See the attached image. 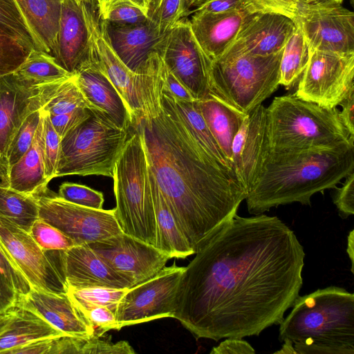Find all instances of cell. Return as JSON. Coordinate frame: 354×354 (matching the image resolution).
Here are the masks:
<instances>
[{"label": "cell", "mask_w": 354, "mask_h": 354, "mask_svg": "<svg viewBox=\"0 0 354 354\" xmlns=\"http://www.w3.org/2000/svg\"><path fill=\"white\" fill-rule=\"evenodd\" d=\"M194 254L173 318L197 339L258 336L281 323L303 284L304 247L277 216L236 214Z\"/></svg>", "instance_id": "6da1fadb"}, {"label": "cell", "mask_w": 354, "mask_h": 354, "mask_svg": "<svg viewBox=\"0 0 354 354\" xmlns=\"http://www.w3.org/2000/svg\"><path fill=\"white\" fill-rule=\"evenodd\" d=\"M136 73L139 109L129 128L139 134L149 169L196 252L236 214L248 192L235 171L208 153L188 129L165 85L158 54L151 53Z\"/></svg>", "instance_id": "7a4b0ae2"}, {"label": "cell", "mask_w": 354, "mask_h": 354, "mask_svg": "<svg viewBox=\"0 0 354 354\" xmlns=\"http://www.w3.org/2000/svg\"><path fill=\"white\" fill-rule=\"evenodd\" d=\"M354 171V145L299 151L268 150L245 198L248 211L257 215L279 205H310L316 193L337 188Z\"/></svg>", "instance_id": "3957f363"}, {"label": "cell", "mask_w": 354, "mask_h": 354, "mask_svg": "<svg viewBox=\"0 0 354 354\" xmlns=\"http://www.w3.org/2000/svg\"><path fill=\"white\" fill-rule=\"evenodd\" d=\"M279 325V339L297 354H354V294L337 286L298 296Z\"/></svg>", "instance_id": "277c9868"}, {"label": "cell", "mask_w": 354, "mask_h": 354, "mask_svg": "<svg viewBox=\"0 0 354 354\" xmlns=\"http://www.w3.org/2000/svg\"><path fill=\"white\" fill-rule=\"evenodd\" d=\"M269 149L275 152L354 145L337 108L328 109L295 95L276 97L266 108Z\"/></svg>", "instance_id": "5b68a950"}, {"label": "cell", "mask_w": 354, "mask_h": 354, "mask_svg": "<svg viewBox=\"0 0 354 354\" xmlns=\"http://www.w3.org/2000/svg\"><path fill=\"white\" fill-rule=\"evenodd\" d=\"M115 217L122 232L158 248V234L147 156L139 134L129 136L113 170Z\"/></svg>", "instance_id": "8992f818"}, {"label": "cell", "mask_w": 354, "mask_h": 354, "mask_svg": "<svg viewBox=\"0 0 354 354\" xmlns=\"http://www.w3.org/2000/svg\"><path fill=\"white\" fill-rule=\"evenodd\" d=\"M129 136V129L119 128L100 113L91 111L86 120L62 138L56 177L113 178L115 164Z\"/></svg>", "instance_id": "52a82bcc"}, {"label": "cell", "mask_w": 354, "mask_h": 354, "mask_svg": "<svg viewBox=\"0 0 354 354\" xmlns=\"http://www.w3.org/2000/svg\"><path fill=\"white\" fill-rule=\"evenodd\" d=\"M282 51L268 56L241 55L212 61L209 94L249 114L280 85Z\"/></svg>", "instance_id": "ba28073f"}, {"label": "cell", "mask_w": 354, "mask_h": 354, "mask_svg": "<svg viewBox=\"0 0 354 354\" xmlns=\"http://www.w3.org/2000/svg\"><path fill=\"white\" fill-rule=\"evenodd\" d=\"M153 50L195 100L209 95L212 61L196 41L189 19L181 18L158 41Z\"/></svg>", "instance_id": "9c48e42d"}, {"label": "cell", "mask_w": 354, "mask_h": 354, "mask_svg": "<svg viewBox=\"0 0 354 354\" xmlns=\"http://www.w3.org/2000/svg\"><path fill=\"white\" fill-rule=\"evenodd\" d=\"M39 218L58 229L75 245L90 243L122 233L115 208L93 209L68 202L48 187L34 195Z\"/></svg>", "instance_id": "30bf717a"}, {"label": "cell", "mask_w": 354, "mask_h": 354, "mask_svg": "<svg viewBox=\"0 0 354 354\" xmlns=\"http://www.w3.org/2000/svg\"><path fill=\"white\" fill-rule=\"evenodd\" d=\"M185 267L176 262L127 289L115 312L117 330L163 317H173Z\"/></svg>", "instance_id": "8fae6325"}, {"label": "cell", "mask_w": 354, "mask_h": 354, "mask_svg": "<svg viewBox=\"0 0 354 354\" xmlns=\"http://www.w3.org/2000/svg\"><path fill=\"white\" fill-rule=\"evenodd\" d=\"M309 53L294 95L325 108H337L354 92V55L310 48Z\"/></svg>", "instance_id": "7c38bea8"}, {"label": "cell", "mask_w": 354, "mask_h": 354, "mask_svg": "<svg viewBox=\"0 0 354 354\" xmlns=\"http://www.w3.org/2000/svg\"><path fill=\"white\" fill-rule=\"evenodd\" d=\"M294 21L310 49L354 55V13L341 4L323 1L304 4Z\"/></svg>", "instance_id": "4fadbf2b"}, {"label": "cell", "mask_w": 354, "mask_h": 354, "mask_svg": "<svg viewBox=\"0 0 354 354\" xmlns=\"http://www.w3.org/2000/svg\"><path fill=\"white\" fill-rule=\"evenodd\" d=\"M0 243L31 288L54 293L67 292L68 286L48 253L28 232L1 215Z\"/></svg>", "instance_id": "5bb4252c"}, {"label": "cell", "mask_w": 354, "mask_h": 354, "mask_svg": "<svg viewBox=\"0 0 354 354\" xmlns=\"http://www.w3.org/2000/svg\"><path fill=\"white\" fill-rule=\"evenodd\" d=\"M88 244L109 267L127 279L131 287L156 275L170 259L153 245L124 232Z\"/></svg>", "instance_id": "9a60e30c"}, {"label": "cell", "mask_w": 354, "mask_h": 354, "mask_svg": "<svg viewBox=\"0 0 354 354\" xmlns=\"http://www.w3.org/2000/svg\"><path fill=\"white\" fill-rule=\"evenodd\" d=\"M65 80L30 87L13 73L0 76V160L7 167L8 147L24 120L41 109Z\"/></svg>", "instance_id": "2e32d148"}, {"label": "cell", "mask_w": 354, "mask_h": 354, "mask_svg": "<svg viewBox=\"0 0 354 354\" xmlns=\"http://www.w3.org/2000/svg\"><path fill=\"white\" fill-rule=\"evenodd\" d=\"M296 27L295 21L284 15L272 11L254 12L245 20L232 44L216 60L275 54L283 50Z\"/></svg>", "instance_id": "e0dca14e"}, {"label": "cell", "mask_w": 354, "mask_h": 354, "mask_svg": "<svg viewBox=\"0 0 354 354\" xmlns=\"http://www.w3.org/2000/svg\"><path fill=\"white\" fill-rule=\"evenodd\" d=\"M46 252L68 287H131L129 281L109 267L88 243Z\"/></svg>", "instance_id": "ac0fdd59"}, {"label": "cell", "mask_w": 354, "mask_h": 354, "mask_svg": "<svg viewBox=\"0 0 354 354\" xmlns=\"http://www.w3.org/2000/svg\"><path fill=\"white\" fill-rule=\"evenodd\" d=\"M269 150L266 108L260 104L246 115L232 145V163L248 192Z\"/></svg>", "instance_id": "d6986e66"}, {"label": "cell", "mask_w": 354, "mask_h": 354, "mask_svg": "<svg viewBox=\"0 0 354 354\" xmlns=\"http://www.w3.org/2000/svg\"><path fill=\"white\" fill-rule=\"evenodd\" d=\"M50 55L73 75L90 61L91 44L82 0L63 1L59 30Z\"/></svg>", "instance_id": "ffe728a7"}, {"label": "cell", "mask_w": 354, "mask_h": 354, "mask_svg": "<svg viewBox=\"0 0 354 354\" xmlns=\"http://www.w3.org/2000/svg\"><path fill=\"white\" fill-rule=\"evenodd\" d=\"M17 306L37 313L65 335H95L94 328L67 292L54 293L31 288L26 295L19 296Z\"/></svg>", "instance_id": "44dd1931"}, {"label": "cell", "mask_w": 354, "mask_h": 354, "mask_svg": "<svg viewBox=\"0 0 354 354\" xmlns=\"http://www.w3.org/2000/svg\"><path fill=\"white\" fill-rule=\"evenodd\" d=\"M74 76L78 88L91 106L92 111L100 113L119 128L129 129L131 120L125 102L91 57Z\"/></svg>", "instance_id": "7402d4cb"}, {"label": "cell", "mask_w": 354, "mask_h": 354, "mask_svg": "<svg viewBox=\"0 0 354 354\" xmlns=\"http://www.w3.org/2000/svg\"><path fill=\"white\" fill-rule=\"evenodd\" d=\"M254 10L224 12H195L189 20L198 44L211 59H218L234 41L245 20Z\"/></svg>", "instance_id": "603a6c76"}, {"label": "cell", "mask_w": 354, "mask_h": 354, "mask_svg": "<svg viewBox=\"0 0 354 354\" xmlns=\"http://www.w3.org/2000/svg\"><path fill=\"white\" fill-rule=\"evenodd\" d=\"M104 22L113 50L133 72L138 71L145 63L149 54L154 51L155 45L165 35L149 20L127 26Z\"/></svg>", "instance_id": "cb8c5ba5"}, {"label": "cell", "mask_w": 354, "mask_h": 354, "mask_svg": "<svg viewBox=\"0 0 354 354\" xmlns=\"http://www.w3.org/2000/svg\"><path fill=\"white\" fill-rule=\"evenodd\" d=\"M35 45L49 53L59 30L64 0H14Z\"/></svg>", "instance_id": "d4e9b609"}, {"label": "cell", "mask_w": 354, "mask_h": 354, "mask_svg": "<svg viewBox=\"0 0 354 354\" xmlns=\"http://www.w3.org/2000/svg\"><path fill=\"white\" fill-rule=\"evenodd\" d=\"M43 118L33 142L24 155L9 168V187L19 192L36 195L47 188L43 153Z\"/></svg>", "instance_id": "484cf974"}, {"label": "cell", "mask_w": 354, "mask_h": 354, "mask_svg": "<svg viewBox=\"0 0 354 354\" xmlns=\"http://www.w3.org/2000/svg\"><path fill=\"white\" fill-rule=\"evenodd\" d=\"M149 180L158 227V249L167 254L170 259H185L194 254V249L180 227L150 171Z\"/></svg>", "instance_id": "4316f807"}, {"label": "cell", "mask_w": 354, "mask_h": 354, "mask_svg": "<svg viewBox=\"0 0 354 354\" xmlns=\"http://www.w3.org/2000/svg\"><path fill=\"white\" fill-rule=\"evenodd\" d=\"M198 104L208 128L232 165V142L246 115L211 94L198 100Z\"/></svg>", "instance_id": "83f0119b"}, {"label": "cell", "mask_w": 354, "mask_h": 354, "mask_svg": "<svg viewBox=\"0 0 354 354\" xmlns=\"http://www.w3.org/2000/svg\"><path fill=\"white\" fill-rule=\"evenodd\" d=\"M16 314L0 334V353H7L30 342L65 335L37 313L16 306Z\"/></svg>", "instance_id": "f1b7e54d"}, {"label": "cell", "mask_w": 354, "mask_h": 354, "mask_svg": "<svg viewBox=\"0 0 354 354\" xmlns=\"http://www.w3.org/2000/svg\"><path fill=\"white\" fill-rule=\"evenodd\" d=\"M13 74L30 87L63 81L73 76L58 65L51 55L35 49L29 53L26 60Z\"/></svg>", "instance_id": "f546056e"}, {"label": "cell", "mask_w": 354, "mask_h": 354, "mask_svg": "<svg viewBox=\"0 0 354 354\" xmlns=\"http://www.w3.org/2000/svg\"><path fill=\"white\" fill-rule=\"evenodd\" d=\"M173 98L188 129L199 144L215 159L234 169L208 128L201 113L198 100L185 101L174 96Z\"/></svg>", "instance_id": "4dcf8cb0"}, {"label": "cell", "mask_w": 354, "mask_h": 354, "mask_svg": "<svg viewBox=\"0 0 354 354\" xmlns=\"http://www.w3.org/2000/svg\"><path fill=\"white\" fill-rule=\"evenodd\" d=\"M296 24L295 32L283 48L280 62V84L286 88L297 82L309 58L308 45L299 26Z\"/></svg>", "instance_id": "1f68e13d"}, {"label": "cell", "mask_w": 354, "mask_h": 354, "mask_svg": "<svg viewBox=\"0 0 354 354\" xmlns=\"http://www.w3.org/2000/svg\"><path fill=\"white\" fill-rule=\"evenodd\" d=\"M0 215L29 232L32 225L39 218L37 198L10 187L0 186Z\"/></svg>", "instance_id": "d6a6232c"}, {"label": "cell", "mask_w": 354, "mask_h": 354, "mask_svg": "<svg viewBox=\"0 0 354 354\" xmlns=\"http://www.w3.org/2000/svg\"><path fill=\"white\" fill-rule=\"evenodd\" d=\"M99 18L117 26L133 25L148 21L145 10L133 0H95Z\"/></svg>", "instance_id": "836d02e7"}, {"label": "cell", "mask_w": 354, "mask_h": 354, "mask_svg": "<svg viewBox=\"0 0 354 354\" xmlns=\"http://www.w3.org/2000/svg\"><path fill=\"white\" fill-rule=\"evenodd\" d=\"M129 288L95 286L68 287L67 294L80 309L104 306L114 313L118 304Z\"/></svg>", "instance_id": "e575fe53"}, {"label": "cell", "mask_w": 354, "mask_h": 354, "mask_svg": "<svg viewBox=\"0 0 354 354\" xmlns=\"http://www.w3.org/2000/svg\"><path fill=\"white\" fill-rule=\"evenodd\" d=\"M78 109L92 110L73 75L61 83L41 109L49 115H55L69 113Z\"/></svg>", "instance_id": "d590c367"}, {"label": "cell", "mask_w": 354, "mask_h": 354, "mask_svg": "<svg viewBox=\"0 0 354 354\" xmlns=\"http://www.w3.org/2000/svg\"><path fill=\"white\" fill-rule=\"evenodd\" d=\"M0 33L17 40L30 50L35 49L34 40L14 0H0Z\"/></svg>", "instance_id": "8d00e7d4"}, {"label": "cell", "mask_w": 354, "mask_h": 354, "mask_svg": "<svg viewBox=\"0 0 354 354\" xmlns=\"http://www.w3.org/2000/svg\"><path fill=\"white\" fill-rule=\"evenodd\" d=\"M42 114V109L29 114L13 137L7 151L8 169L15 164L30 147Z\"/></svg>", "instance_id": "74e56055"}, {"label": "cell", "mask_w": 354, "mask_h": 354, "mask_svg": "<svg viewBox=\"0 0 354 354\" xmlns=\"http://www.w3.org/2000/svg\"><path fill=\"white\" fill-rule=\"evenodd\" d=\"M44 252L64 250L74 245V241L58 229L38 218L28 232Z\"/></svg>", "instance_id": "f35d334b"}, {"label": "cell", "mask_w": 354, "mask_h": 354, "mask_svg": "<svg viewBox=\"0 0 354 354\" xmlns=\"http://www.w3.org/2000/svg\"><path fill=\"white\" fill-rule=\"evenodd\" d=\"M43 153L46 177L48 182L56 178L62 138L54 129L48 113L42 110Z\"/></svg>", "instance_id": "ab89813d"}, {"label": "cell", "mask_w": 354, "mask_h": 354, "mask_svg": "<svg viewBox=\"0 0 354 354\" xmlns=\"http://www.w3.org/2000/svg\"><path fill=\"white\" fill-rule=\"evenodd\" d=\"M147 14L148 20L165 34L181 19V0H151Z\"/></svg>", "instance_id": "60d3db41"}, {"label": "cell", "mask_w": 354, "mask_h": 354, "mask_svg": "<svg viewBox=\"0 0 354 354\" xmlns=\"http://www.w3.org/2000/svg\"><path fill=\"white\" fill-rule=\"evenodd\" d=\"M57 195L73 204L93 209H103V194L85 185L63 183L59 187Z\"/></svg>", "instance_id": "b9f144b4"}, {"label": "cell", "mask_w": 354, "mask_h": 354, "mask_svg": "<svg viewBox=\"0 0 354 354\" xmlns=\"http://www.w3.org/2000/svg\"><path fill=\"white\" fill-rule=\"evenodd\" d=\"M30 51L17 40L0 33V76L15 71Z\"/></svg>", "instance_id": "7bdbcfd3"}, {"label": "cell", "mask_w": 354, "mask_h": 354, "mask_svg": "<svg viewBox=\"0 0 354 354\" xmlns=\"http://www.w3.org/2000/svg\"><path fill=\"white\" fill-rule=\"evenodd\" d=\"M244 10L269 11L255 0H207L192 13L195 12L216 13Z\"/></svg>", "instance_id": "ee69618b"}, {"label": "cell", "mask_w": 354, "mask_h": 354, "mask_svg": "<svg viewBox=\"0 0 354 354\" xmlns=\"http://www.w3.org/2000/svg\"><path fill=\"white\" fill-rule=\"evenodd\" d=\"M80 310L94 328L95 335L102 336L109 330H117L115 313L107 307L95 306Z\"/></svg>", "instance_id": "f6af8a7d"}, {"label": "cell", "mask_w": 354, "mask_h": 354, "mask_svg": "<svg viewBox=\"0 0 354 354\" xmlns=\"http://www.w3.org/2000/svg\"><path fill=\"white\" fill-rule=\"evenodd\" d=\"M0 267L19 296L26 295L31 286L18 266L0 243Z\"/></svg>", "instance_id": "bcb514c9"}, {"label": "cell", "mask_w": 354, "mask_h": 354, "mask_svg": "<svg viewBox=\"0 0 354 354\" xmlns=\"http://www.w3.org/2000/svg\"><path fill=\"white\" fill-rule=\"evenodd\" d=\"M345 178L343 186L336 188L333 198V203L342 218L354 214V171Z\"/></svg>", "instance_id": "7dc6e473"}, {"label": "cell", "mask_w": 354, "mask_h": 354, "mask_svg": "<svg viewBox=\"0 0 354 354\" xmlns=\"http://www.w3.org/2000/svg\"><path fill=\"white\" fill-rule=\"evenodd\" d=\"M91 115L88 109H78L66 114L49 115L57 134L62 138L69 131L84 122Z\"/></svg>", "instance_id": "c3c4849f"}, {"label": "cell", "mask_w": 354, "mask_h": 354, "mask_svg": "<svg viewBox=\"0 0 354 354\" xmlns=\"http://www.w3.org/2000/svg\"><path fill=\"white\" fill-rule=\"evenodd\" d=\"M264 8L288 16L294 20L298 10L304 4L317 0H255Z\"/></svg>", "instance_id": "681fc988"}, {"label": "cell", "mask_w": 354, "mask_h": 354, "mask_svg": "<svg viewBox=\"0 0 354 354\" xmlns=\"http://www.w3.org/2000/svg\"><path fill=\"white\" fill-rule=\"evenodd\" d=\"M210 354H254V348L243 338L227 337L212 348Z\"/></svg>", "instance_id": "f907efd6"}, {"label": "cell", "mask_w": 354, "mask_h": 354, "mask_svg": "<svg viewBox=\"0 0 354 354\" xmlns=\"http://www.w3.org/2000/svg\"><path fill=\"white\" fill-rule=\"evenodd\" d=\"M160 70L166 88L175 98L185 101L195 100L185 87L169 71L161 58Z\"/></svg>", "instance_id": "816d5d0a"}, {"label": "cell", "mask_w": 354, "mask_h": 354, "mask_svg": "<svg viewBox=\"0 0 354 354\" xmlns=\"http://www.w3.org/2000/svg\"><path fill=\"white\" fill-rule=\"evenodd\" d=\"M19 294L6 275L0 271V313L17 306Z\"/></svg>", "instance_id": "f5cc1de1"}, {"label": "cell", "mask_w": 354, "mask_h": 354, "mask_svg": "<svg viewBox=\"0 0 354 354\" xmlns=\"http://www.w3.org/2000/svg\"><path fill=\"white\" fill-rule=\"evenodd\" d=\"M342 109L339 111V116L344 125L351 136H354V92L340 104Z\"/></svg>", "instance_id": "db71d44e"}, {"label": "cell", "mask_w": 354, "mask_h": 354, "mask_svg": "<svg viewBox=\"0 0 354 354\" xmlns=\"http://www.w3.org/2000/svg\"><path fill=\"white\" fill-rule=\"evenodd\" d=\"M207 0H181V18L187 17Z\"/></svg>", "instance_id": "11a10c76"}, {"label": "cell", "mask_w": 354, "mask_h": 354, "mask_svg": "<svg viewBox=\"0 0 354 354\" xmlns=\"http://www.w3.org/2000/svg\"><path fill=\"white\" fill-rule=\"evenodd\" d=\"M17 307H14L6 312L0 313V334L6 329L10 322L16 314Z\"/></svg>", "instance_id": "9f6ffc18"}, {"label": "cell", "mask_w": 354, "mask_h": 354, "mask_svg": "<svg viewBox=\"0 0 354 354\" xmlns=\"http://www.w3.org/2000/svg\"><path fill=\"white\" fill-rule=\"evenodd\" d=\"M346 252L351 261V271L353 272V259H354V231L351 230L348 236V243Z\"/></svg>", "instance_id": "6f0895ef"}, {"label": "cell", "mask_w": 354, "mask_h": 354, "mask_svg": "<svg viewBox=\"0 0 354 354\" xmlns=\"http://www.w3.org/2000/svg\"><path fill=\"white\" fill-rule=\"evenodd\" d=\"M9 169L0 160V186L9 187Z\"/></svg>", "instance_id": "680465c9"}, {"label": "cell", "mask_w": 354, "mask_h": 354, "mask_svg": "<svg viewBox=\"0 0 354 354\" xmlns=\"http://www.w3.org/2000/svg\"><path fill=\"white\" fill-rule=\"evenodd\" d=\"M274 353H296V351L294 348L293 343L289 340H285L283 342L282 348L278 351L274 352Z\"/></svg>", "instance_id": "91938a15"}, {"label": "cell", "mask_w": 354, "mask_h": 354, "mask_svg": "<svg viewBox=\"0 0 354 354\" xmlns=\"http://www.w3.org/2000/svg\"><path fill=\"white\" fill-rule=\"evenodd\" d=\"M136 3H138L140 6H142L146 12H147V9L149 5L151 0H133Z\"/></svg>", "instance_id": "94428289"}, {"label": "cell", "mask_w": 354, "mask_h": 354, "mask_svg": "<svg viewBox=\"0 0 354 354\" xmlns=\"http://www.w3.org/2000/svg\"><path fill=\"white\" fill-rule=\"evenodd\" d=\"M353 1V0H351ZM317 1L330 2L334 3L342 4L344 0H317Z\"/></svg>", "instance_id": "6125c7cd"}]
</instances>
